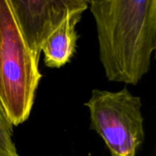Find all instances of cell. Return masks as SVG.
Returning a JSON list of instances; mask_svg holds the SVG:
<instances>
[{"label":"cell","mask_w":156,"mask_h":156,"mask_svg":"<svg viewBox=\"0 0 156 156\" xmlns=\"http://www.w3.org/2000/svg\"><path fill=\"white\" fill-rule=\"evenodd\" d=\"M99 56L112 82L137 85L156 49V0H91Z\"/></svg>","instance_id":"6da1fadb"},{"label":"cell","mask_w":156,"mask_h":156,"mask_svg":"<svg viewBox=\"0 0 156 156\" xmlns=\"http://www.w3.org/2000/svg\"><path fill=\"white\" fill-rule=\"evenodd\" d=\"M14 18L8 0H0V106L12 126L30 116L42 75Z\"/></svg>","instance_id":"7a4b0ae2"},{"label":"cell","mask_w":156,"mask_h":156,"mask_svg":"<svg viewBox=\"0 0 156 156\" xmlns=\"http://www.w3.org/2000/svg\"><path fill=\"white\" fill-rule=\"evenodd\" d=\"M84 105L90 112V129L101 137L111 156H137L145 140L141 97L127 88L94 89Z\"/></svg>","instance_id":"3957f363"},{"label":"cell","mask_w":156,"mask_h":156,"mask_svg":"<svg viewBox=\"0 0 156 156\" xmlns=\"http://www.w3.org/2000/svg\"><path fill=\"white\" fill-rule=\"evenodd\" d=\"M22 37L39 63L46 40L71 14L85 12L86 0H8Z\"/></svg>","instance_id":"277c9868"},{"label":"cell","mask_w":156,"mask_h":156,"mask_svg":"<svg viewBox=\"0 0 156 156\" xmlns=\"http://www.w3.org/2000/svg\"><path fill=\"white\" fill-rule=\"evenodd\" d=\"M84 12L69 15L44 43L41 53L44 64L50 69H60L70 61L77 49V25Z\"/></svg>","instance_id":"5b68a950"},{"label":"cell","mask_w":156,"mask_h":156,"mask_svg":"<svg viewBox=\"0 0 156 156\" xmlns=\"http://www.w3.org/2000/svg\"><path fill=\"white\" fill-rule=\"evenodd\" d=\"M0 156H20L13 141V126L0 106Z\"/></svg>","instance_id":"8992f818"}]
</instances>
